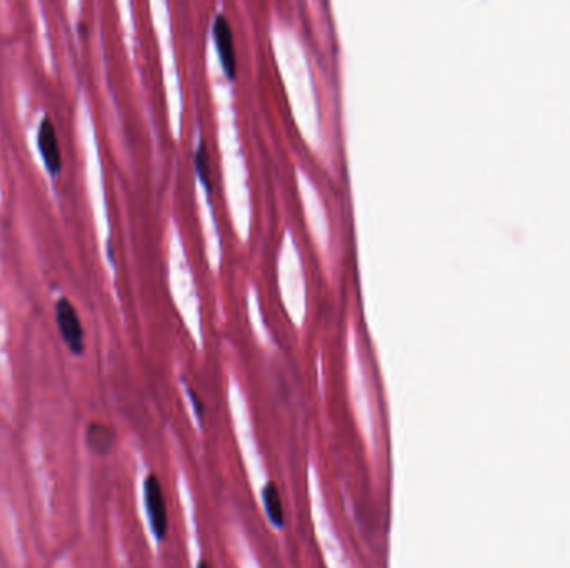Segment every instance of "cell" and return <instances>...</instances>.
I'll return each mask as SVG.
<instances>
[{"instance_id":"obj_5","label":"cell","mask_w":570,"mask_h":568,"mask_svg":"<svg viewBox=\"0 0 570 568\" xmlns=\"http://www.w3.org/2000/svg\"><path fill=\"white\" fill-rule=\"evenodd\" d=\"M262 500H264L265 512H267V517H269L270 522L277 527V529H282L285 525V512L284 504H282V499H280L279 489L275 487L274 482H269L262 489Z\"/></svg>"},{"instance_id":"obj_6","label":"cell","mask_w":570,"mask_h":568,"mask_svg":"<svg viewBox=\"0 0 570 568\" xmlns=\"http://www.w3.org/2000/svg\"><path fill=\"white\" fill-rule=\"evenodd\" d=\"M87 437H89L90 449L97 450L99 454H107L114 445V432L102 424L90 425Z\"/></svg>"},{"instance_id":"obj_4","label":"cell","mask_w":570,"mask_h":568,"mask_svg":"<svg viewBox=\"0 0 570 568\" xmlns=\"http://www.w3.org/2000/svg\"><path fill=\"white\" fill-rule=\"evenodd\" d=\"M214 37L217 49H219L220 62L224 65L225 72L234 79L237 69V55H235L234 32L230 27L229 20L224 14L215 15Z\"/></svg>"},{"instance_id":"obj_8","label":"cell","mask_w":570,"mask_h":568,"mask_svg":"<svg viewBox=\"0 0 570 568\" xmlns=\"http://www.w3.org/2000/svg\"><path fill=\"white\" fill-rule=\"evenodd\" d=\"M197 568H210L209 564H207V562H200L199 567Z\"/></svg>"},{"instance_id":"obj_3","label":"cell","mask_w":570,"mask_h":568,"mask_svg":"<svg viewBox=\"0 0 570 568\" xmlns=\"http://www.w3.org/2000/svg\"><path fill=\"white\" fill-rule=\"evenodd\" d=\"M37 144H39L40 157L44 160L47 170L52 175H59L62 172V152H60L59 137L55 132L54 122L49 117H44L40 122Z\"/></svg>"},{"instance_id":"obj_2","label":"cell","mask_w":570,"mask_h":568,"mask_svg":"<svg viewBox=\"0 0 570 568\" xmlns=\"http://www.w3.org/2000/svg\"><path fill=\"white\" fill-rule=\"evenodd\" d=\"M55 317L59 324L60 334L65 344L74 354H82L84 350V329L77 310L67 299H60L55 305Z\"/></svg>"},{"instance_id":"obj_1","label":"cell","mask_w":570,"mask_h":568,"mask_svg":"<svg viewBox=\"0 0 570 568\" xmlns=\"http://www.w3.org/2000/svg\"><path fill=\"white\" fill-rule=\"evenodd\" d=\"M144 499L145 509L149 515L150 529L154 532L155 539L162 542L169 532V514H167V504H165L162 485L154 474L145 479Z\"/></svg>"},{"instance_id":"obj_7","label":"cell","mask_w":570,"mask_h":568,"mask_svg":"<svg viewBox=\"0 0 570 568\" xmlns=\"http://www.w3.org/2000/svg\"><path fill=\"white\" fill-rule=\"evenodd\" d=\"M209 150H207V145L204 144V140L200 142L199 147L195 150L194 154V164L195 169L199 172L200 179L207 185V189H210V162H209Z\"/></svg>"}]
</instances>
